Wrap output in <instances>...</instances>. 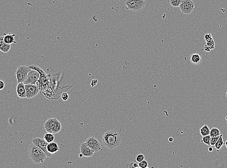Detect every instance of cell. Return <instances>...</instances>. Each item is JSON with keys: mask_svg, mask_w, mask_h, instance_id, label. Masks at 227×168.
Returning <instances> with one entry per match:
<instances>
[{"mask_svg": "<svg viewBox=\"0 0 227 168\" xmlns=\"http://www.w3.org/2000/svg\"><path fill=\"white\" fill-rule=\"evenodd\" d=\"M31 69L28 66L22 65L18 67L15 74L18 83H24Z\"/></svg>", "mask_w": 227, "mask_h": 168, "instance_id": "obj_6", "label": "cell"}, {"mask_svg": "<svg viewBox=\"0 0 227 168\" xmlns=\"http://www.w3.org/2000/svg\"><path fill=\"white\" fill-rule=\"evenodd\" d=\"M102 144L109 150H113L121 144L122 139L118 132L109 130L105 132L102 138Z\"/></svg>", "mask_w": 227, "mask_h": 168, "instance_id": "obj_1", "label": "cell"}, {"mask_svg": "<svg viewBox=\"0 0 227 168\" xmlns=\"http://www.w3.org/2000/svg\"><path fill=\"white\" fill-rule=\"evenodd\" d=\"M61 97H62V100H63V101H67L69 99V95L67 92H63L61 95Z\"/></svg>", "mask_w": 227, "mask_h": 168, "instance_id": "obj_27", "label": "cell"}, {"mask_svg": "<svg viewBox=\"0 0 227 168\" xmlns=\"http://www.w3.org/2000/svg\"><path fill=\"white\" fill-rule=\"evenodd\" d=\"M29 157L34 164L43 163L48 157L42 149L32 143L29 145Z\"/></svg>", "mask_w": 227, "mask_h": 168, "instance_id": "obj_2", "label": "cell"}, {"mask_svg": "<svg viewBox=\"0 0 227 168\" xmlns=\"http://www.w3.org/2000/svg\"></svg>", "mask_w": 227, "mask_h": 168, "instance_id": "obj_39", "label": "cell"}, {"mask_svg": "<svg viewBox=\"0 0 227 168\" xmlns=\"http://www.w3.org/2000/svg\"><path fill=\"white\" fill-rule=\"evenodd\" d=\"M202 60V58L200 55L197 53H193L191 55L190 61L193 65H198L200 63Z\"/></svg>", "mask_w": 227, "mask_h": 168, "instance_id": "obj_16", "label": "cell"}, {"mask_svg": "<svg viewBox=\"0 0 227 168\" xmlns=\"http://www.w3.org/2000/svg\"><path fill=\"white\" fill-rule=\"evenodd\" d=\"M220 135H221V133H220V130L217 128H212V129H210V135L211 137L220 136Z\"/></svg>", "mask_w": 227, "mask_h": 168, "instance_id": "obj_20", "label": "cell"}, {"mask_svg": "<svg viewBox=\"0 0 227 168\" xmlns=\"http://www.w3.org/2000/svg\"><path fill=\"white\" fill-rule=\"evenodd\" d=\"M26 98L31 99L35 97L40 92L37 84H25Z\"/></svg>", "mask_w": 227, "mask_h": 168, "instance_id": "obj_8", "label": "cell"}, {"mask_svg": "<svg viewBox=\"0 0 227 168\" xmlns=\"http://www.w3.org/2000/svg\"><path fill=\"white\" fill-rule=\"evenodd\" d=\"M206 46H207V48H206V46L205 47V51H207V52H210V51H211V49L210 48V47H209V46H208L207 45H206Z\"/></svg>", "mask_w": 227, "mask_h": 168, "instance_id": "obj_34", "label": "cell"}, {"mask_svg": "<svg viewBox=\"0 0 227 168\" xmlns=\"http://www.w3.org/2000/svg\"><path fill=\"white\" fill-rule=\"evenodd\" d=\"M144 160V156L143 155L140 154L137 155L136 157V161L137 162H140Z\"/></svg>", "mask_w": 227, "mask_h": 168, "instance_id": "obj_28", "label": "cell"}, {"mask_svg": "<svg viewBox=\"0 0 227 168\" xmlns=\"http://www.w3.org/2000/svg\"><path fill=\"white\" fill-rule=\"evenodd\" d=\"M221 135H220V136H216V137H211L210 142L211 146L214 145V144H216V143L217 140H218L219 138H220V136H221Z\"/></svg>", "mask_w": 227, "mask_h": 168, "instance_id": "obj_25", "label": "cell"}, {"mask_svg": "<svg viewBox=\"0 0 227 168\" xmlns=\"http://www.w3.org/2000/svg\"><path fill=\"white\" fill-rule=\"evenodd\" d=\"M208 150H209V152H212L213 151V148H212V147H209V148H208Z\"/></svg>", "mask_w": 227, "mask_h": 168, "instance_id": "obj_36", "label": "cell"}, {"mask_svg": "<svg viewBox=\"0 0 227 168\" xmlns=\"http://www.w3.org/2000/svg\"><path fill=\"white\" fill-rule=\"evenodd\" d=\"M29 66L30 68L36 70L39 73V79L38 80L37 84L38 85L41 95H44L49 85V78L42 69L38 66L36 65H30Z\"/></svg>", "mask_w": 227, "mask_h": 168, "instance_id": "obj_3", "label": "cell"}, {"mask_svg": "<svg viewBox=\"0 0 227 168\" xmlns=\"http://www.w3.org/2000/svg\"><path fill=\"white\" fill-rule=\"evenodd\" d=\"M183 0H170L169 3L172 7H179Z\"/></svg>", "mask_w": 227, "mask_h": 168, "instance_id": "obj_22", "label": "cell"}, {"mask_svg": "<svg viewBox=\"0 0 227 168\" xmlns=\"http://www.w3.org/2000/svg\"><path fill=\"white\" fill-rule=\"evenodd\" d=\"M224 141H223V135H221L220 138H219V140H217L216 143V144H214V147L216 150L217 151V152H219L221 150V147L223 146L224 145Z\"/></svg>", "mask_w": 227, "mask_h": 168, "instance_id": "obj_17", "label": "cell"}, {"mask_svg": "<svg viewBox=\"0 0 227 168\" xmlns=\"http://www.w3.org/2000/svg\"><path fill=\"white\" fill-rule=\"evenodd\" d=\"M32 143H34V144L36 145L37 146H38V147H39L40 148L42 149L47 155V157H52V154L48 152L47 150V146H48V143L46 142L45 140V139L40 137L35 138L32 140Z\"/></svg>", "mask_w": 227, "mask_h": 168, "instance_id": "obj_10", "label": "cell"}, {"mask_svg": "<svg viewBox=\"0 0 227 168\" xmlns=\"http://www.w3.org/2000/svg\"><path fill=\"white\" fill-rule=\"evenodd\" d=\"M16 88H17V95L20 98H26L25 87V84H24V83H18Z\"/></svg>", "mask_w": 227, "mask_h": 168, "instance_id": "obj_13", "label": "cell"}, {"mask_svg": "<svg viewBox=\"0 0 227 168\" xmlns=\"http://www.w3.org/2000/svg\"><path fill=\"white\" fill-rule=\"evenodd\" d=\"M168 140L170 142H172L174 140V139L172 137H170L168 139Z\"/></svg>", "mask_w": 227, "mask_h": 168, "instance_id": "obj_35", "label": "cell"}, {"mask_svg": "<svg viewBox=\"0 0 227 168\" xmlns=\"http://www.w3.org/2000/svg\"><path fill=\"white\" fill-rule=\"evenodd\" d=\"M47 150L50 154H53L56 153L57 151H59L60 149L57 143L51 142V143H48L47 146Z\"/></svg>", "mask_w": 227, "mask_h": 168, "instance_id": "obj_14", "label": "cell"}, {"mask_svg": "<svg viewBox=\"0 0 227 168\" xmlns=\"http://www.w3.org/2000/svg\"><path fill=\"white\" fill-rule=\"evenodd\" d=\"M43 139H45V140L46 142H48V143H50L53 142V141L54 140L55 137L54 136L53 134L48 133L45 134Z\"/></svg>", "mask_w": 227, "mask_h": 168, "instance_id": "obj_19", "label": "cell"}, {"mask_svg": "<svg viewBox=\"0 0 227 168\" xmlns=\"http://www.w3.org/2000/svg\"><path fill=\"white\" fill-rule=\"evenodd\" d=\"M138 165H139V168H146L148 167V163L144 160L139 162Z\"/></svg>", "mask_w": 227, "mask_h": 168, "instance_id": "obj_24", "label": "cell"}, {"mask_svg": "<svg viewBox=\"0 0 227 168\" xmlns=\"http://www.w3.org/2000/svg\"><path fill=\"white\" fill-rule=\"evenodd\" d=\"M125 4L127 9L133 12L141 11L146 5L145 0H126Z\"/></svg>", "mask_w": 227, "mask_h": 168, "instance_id": "obj_5", "label": "cell"}, {"mask_svg": "<svg viewBox=\"0 0 227 168\" xmlns=\"http://www.w3.org/2000/svg\"><path fill=\"white\" fill-rule=\"evenodd\" d=\"M80 153L83 154V156L85 157H92L94 152L85 143H82L80 145Z\"/></svg>", "mask_w": 227, "mask_h": 168, "instance_id": "obj_12", "label": "cell"}, {"mask_svg": "<svg viewBox=\"0 0 227 168\" xmlns=\"http://www.w3.org/2000/svg\"><path fill=\"white\" fill-rule=\"evenodd\" d=\"M43 127L48 133L57 134L61 131L62 124L58 120L55 118H49L45 122Z\"/></svg>", "mask_w": 227, "mask_h": 168, "instance_id": "obj_4", "label": "cell"}, {"mask_svg": "<svg viewBox=\"0 0 227 168\" xmlns=\"http://www.w3.org/2000/svg\"><path fill=\"white\" fill-rule=\"evenodd\" d=\"M97 83H98V80H97L96 79H94V80H92L91 84H91V86H92V87H94L95 86L97 85Z\"/></svg>", "mask_w": 227, "mask_h": 168, "instance_id": "obj_32", "label": "cell"}, {"mask_svg": "<svg viewBox=\"0 0 227 168\" xmlns=\"http://www.w3.org/2000/svg\"><path fill=\"white\" fill-rule=\"evenodd\" d=\"M195 7V4L192 0H183L179 6L182 13L185 14H191Z\"/></svg>", "mask_w": 227, "mask_h": 168, "instance_id": "obj_7", "label": "cell"}, {"mask_svg": "<svg viewBox=\"0 0 227 168\" xmlns=\"http://www.w3.org/2000/svg\"><path fill=\"white\" fill-rule=\"evenodd\" d=\"M79 157L80 158H82L84 156H83V154H82L81 153H80V154L79 155Z\"/></svg>", "mask_w": 227, "mask_h": 168, "instance_id": "obj_37", "label": "cell"}, {"mask_svg": "<svg viewBox=\"0 0 227 168\" xmlns=\"http://www.w3.org/2000/svg\"><path fill=\"white\" fill-rule=\"evenodd\" d=\"M85 143L88 146L94 153L102 150L101 143L94 137H90L87 138Z\"/></svg>", "mask_w": 227, "mask_h": 168, "instance_id": "obj_9", "label": "cell"}, {"mask_svg": "<svg viewBox=\"0 0 227 168\" xmlns=\"http://www.w3.org/2000/svg\"><path fill=\"white\" fill-rule=\"evenodd\" d=\"M205 38L206 42H208V41H209L211 39H213L212 37V35H211L210 34H207V35H205Z\"/></svg>", "mask_w": 227, "mask_h": 168, "instance_id": "obj_30", "label": "cell"}, {"mask_svg": "<svg viewBox=\"0 0 227 168\" xmlns=\"http://www.w3.org/2000/svg\"><path fill=\"white\" fill-rule=\"evenodd\" d=\"M11 49V45L5 43L3 46V47L0 49V51L3 52L4 53H7L10 51Z\"/></svg>", "mask_w": 227, "mask_h": 168, "instance_id": "obj_23", "label": "cell"}, {"mask_svg": "<svg viewBox=\"0 0 227 168\" xmlns=\"http://www.w3.org/2000/svg\"><path fill=\"white\" fill-rule=\"evenodd\" d=\"M40 74L36 70L31 69L29 72L27 78L24 81V84H36L39 79Z\"/></svg>", "mask_w": 227, "mask_h": 168, "instance_id": "obj_11", "label": "cell"}, {"mask_svg": "<svg viewBox=\"0 0 227 168\" xmlns=\"http://www.w3.org/2000/svg\"><path fill=\"white\" fill-rule=\"evenodd\" d=\"M200 132L202 136H207V135H210V129L207 125H205L202 126L200 128Z\"/></svg>", "mask_w": 227, "mask_h": 168, "instance_id": "obj_18", "label": "cell"}, {"mask_svg": "<svg viewBox=\"0 0 227 168\" xmlns=\"http://www.w3.org/2000/svg\"><path fill=\"white\" fill-rule=\"evenodd\" d=\"M6 43L4 42V37L1 36L0 37V49L3 47V46L4 45V44Z\"/></svg>", "mask_w": 227, "mask_h": 168, "instance_id": "obj_31", "label": "cell"}, {"mask_svg": "<svg viewBox=\"0 0 227 168\" xmlns=\"http://www.w3.org/2000/svg\"><path fill=\"white\" fill-rule=\"evenodd\" d=\"M225 145H226V147L227 148V140H226V142H225Z\"/></svg>", "mask_w": 227, "mask_h": 168, "instance_id": "obj_38", "label": "cell"}, {"mask_svg": "<svg viewBox=\"0 0 227 168\" xmlns=\"http://www.w3.org/2000/svg\"><path fill=\"white\" fill-rule=\"evenodd\" d=\"M206 45L210 47L211 49H214V42L213 39H212L209 41L206 42Z\"/></svg>", "mask_w": 227, "mask_h": 168, "instance_id": "obj_26", "label": "cell"}, {"mask_svg": "<svg viewBox=\"0 0 227 168\" xmlns=\"http://www.w3.org/2000/svg\"><path fill=\"white\" fill-rule=\"evenodd\" d=\"M4 86H5L4 83L0 80V91L3 90L4 89Z\"/></svg>", "mask_w": 227, "mask_h": 168, "instance_id": "obj_33", "label": "cell"}, {"mask_svg": "<svg viewBox=\"0 0 227 168\" xmlns=\"http://www.w3.org/2000/svg\"><path fill=\"white\" fill-rule=\"evenodd\" d=\"M211 137L210 135H207V136H202L201 142L204 143L207 145L211 146Z\"/></svg>", "mask_w": 227, "mask_h": 168, "instance_id": "obj_21", "label": "cell"}, {"mask_svg": "<svg viewBox=\"0 0 227 168\" xmlns=\"http://www.w3.org/2000/svg\"><path fill=\"white\" fill-rule=\"evenodd\" d=\"M15 36V34H11L10 33L7 35L4 34V42L6 43L10 44V45H11L13 43H16L14 38Z\"/></svg>", "mask_w": 227, "mask_h": 168, "instance_id": "obj_15", "label": "cell"}, {"mask_svg": "<svg viewBox=\"0 0 227 168\" xmlns=\"http://www.w3.org/2000/svg\"><path fill=\"white\" fill-rule=\"evenodd\" d=\"M128 167L130 168H138L139 167L138 164L134 162H132L130 163H129Z\"/></svg>", "mask_w": 227, "mask_h": 168, "instance_id": "obj_29", "label": "cell"}]
</instances>
